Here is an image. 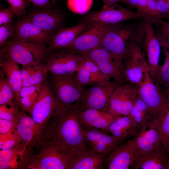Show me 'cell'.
Segmentation results:
<instances>
[{
  "label": "cell",
  "instance_id": "6da1fadb",
  "mask_svg": "<svg viewBox=\"0 0 169 169\" xmlns=\"http://www.w3.org/2000/svg\"><path fill=\"white\" fill-rule=\"evenodd\" d=\"M82 110L80 101L66 109H55L50 118L41 127L46 136L69 160L93 149L84 135L79 118Z\"/></svg>",
  "mask_w": 169,
  "mask_h": 169
},
{
  "label": "cell",
  "instance_id": "7a4b0ae2",
  "mask_svg": "<svg viewBox=\"0 0 169 169\" xmlns=\"http://www.w3.org/2000/svg\"><path fill=\"white\" fill-rule=\"evenodd\" d=\"M69 160L40 129L19 154L15 169H67Z\"/></svg>",
  "mask_w": 169,
  "mask_h": 169
},
{
  "label": "cell",
  "instance_id": "3957f363",
  "mask_svg": "<svg viewBox=\"0 0 169 169\" xmlns=\"http://www.w3.org/2000/svg\"><path fill=\"white\" fill-rule=\"evenodd\" d=\"M143 35V19L138 23L111 24L100 46L123 61L135 46L142 45Z\"/></svg>",
  "mask_w": 169,
  "mask_h": 169
},
{
  "label": "cell",
  "instance_id": "277c9868",
  "mask_svg": "<svg viewBox=\"0 0 169 169\" xmlns=\"http://www.w3.org/2000/svg\"><path fill=\"white\" fill-rule=\"evenodd\" d=\"M1 51L22 66L44 64L50 52L46 46L14 39Z\"/></svg>",
  "mask_w": 169,
  "mask_h": 169
},
{
  "label": "cell",
  "instance_id": "5b68a950",
  "mask_svg": "<svg viewBox=\"0 0 169 169\" xmlns=\"http://www.w3.org/2000/svg\"><path fill=\"white\" fill-rule=\"evenodd\" d=\"M75 73L52 76L53 87L56 100V109H64L80 101L84 88L78 83Z\"/></svg>",
  "mask_w": 169,
  "mask_h": 169
},
{
  "label": "cell",
  "instance_id": "8992f818",
  "mask_svg": "<svg viewBox=\"0 0 169 169\" xmlns=\"http://www.w3.org/2000/svg\"><path fill=\"white\" fill-rule=\"evenodd\" d=\"M84 61L81 55L64 48L50 51L44 64L52 76L62 75L77 72Z\"/></svg>",
  "mask_w": 169,
  "mask_h": 169
},
{
  "label": "cell",
  "instance_id": "52a82bcc",
  "mask_svg": "<svg viewBox=\"0 0 169 169\" xmlns=\"http://www.w3.org/2000/svg\"><path fill=\"white\" fill-rule=\"evenodd\" d=\"M138 94L148 107L155 119H157L169 102V99L150 75L146 68L144 79L138 86Z\"/></svg>",
  "mask_w": 169,
  "mask_h": 169
},
{
  "label": "cell",
  "instance_id": "ba28073f",
  "mask_svg": "<svg viewBox=\"0 0 169 169\" xmlns=\"http://www.w3.org/2000/svg\"><path fill=\"white\" fill-rule=\"evenodd\" d=\"M94 62L105 74L119 84L125 83L123 61L101 46L81 55Z\"/></svg>",
  "mask_w": 169,
  "mask_h": 169
},
{
  "label": "cell",
  "instance_id": "9c48e42d",
  "mask_svg": "<svg viewBox=\"0 0 169 169\" xmlns=\"http://www.w3.org/2000/svg\"><path fill=\"white\" fill-rule=\"evenodd\" d=\"M144 35L142 44L147 58L149 73L155 82L158 69L161 47L159 38L155 33L154 23L149 18H143Z\"/></svg>",
  "mask_w": 169,
  "mask_h": 169
},
{
  "label": "cell",
  "instance_id": "30bf717a",
  "mask_svg": "<svg viewBox=\"0 0 169 169\" xmlns=\"http://www.w3.org/2000/svg\"><path fill=\"white\" fill-rule=\"evenodd\" d=\"M110 25L92 22L89 27L65 48L82 55L100 46Z\"/></svg>",
  "mask_w": 169,
  "mask_h": 169
},
{
  "label": "cell",
  "instance_id": "8fae6325",
  "mask_svg": "<svg viewBox=\"0 0 169 169\" xmlns=\"http://www.w3.org/2000/svg\"><path fill=\"white\" fill-rule=\"evenodd\" d=\"M119 84L114 81L84 88L80 100L83 110L92 109L108 112L111 95Z\"/></svg>",
  "mask_w": 169,
  "mask_h": 169
},
{
  "label": "cell",
  "instance_id": "7c38bea8",
  "mask_svg": "<svg viewBox=\"0 0 169 169\" xmlns=\"http://www.w3.org/2000/svg\"><path fill=\"white\" fill-rule=\"evenodd\" d=\"M137 89L131 84H119L111 95L108 112L117 116L129 115L138 94Z\"/></svg>",
  "mask_w": 169,
  "mask_h": 169
},
{
  "label": "cell",
  "instance_id": "4fadbf2b",
  "mask_svg": "<svg viewBox=\"0 0 169 169\" xmlns=\"http://www.w3.org/2000/svg\"><path fill=\"white\" fill-rule=\"evenodd\" d=\"M138 18L136 13L116 3L110 5L104 4L101 9L90 12L84 17L82 22L114 24Z\"/></svg>",
  "mask_w": 169,
  "mask_h": 169
},
{
  "label": "cell",
  "instance_id": "5bb4252c",
  "mask_svg": "<svg viewBox=\"0 0 169 169\" xmlns=\"http://www.w3.org/2000/svg\"><path fill=\"white\" fill-rule=\"evenodd\" d=\"M56 106L54 93L45 81L30 114L38 131L50 118Z\"/></svg>",
  "mask_w": 169,
  "mask_h": 169
},
{
  "label": "cell",
  "instance_id": "9a60e30c",
  "mask_svg": "<svg viewBox=\"0 0 169 169\" xmlns=\"http://www.w3.org/2000/svg\"><path fill=\"white\" fill-rule=\"evenodd\" d=\"M133 139L135 154L151 152L165 146L156 120L151 121L143 127Z\"/></svg>",
  "mask_w": 169,
  "mask_h": 169
},
{
  "label": "cell",
  "instance_id": "2e32d148",
  "mask_svg": "<svg viewBox=\"0 0 169 169\" xmlns=\"http://www.w3.org/2000/svg\"><path fill=\"white\" fill-rule=\"evenodd\" d=\"M141 46H135L123 61L125 81L137 86L143 80L148 66Z\"/></svg>",
  "mask_w": 169,
  "mask_h": 169
},
{
  "label": "cell",
  "instance_id": "e0dca14e",
  "mask_svg": "<svg viewBox=\"0 0 169 169\" xmlns=\"http://www.w3.org/2000/svg\"><path fill=\"white\" fill-rule=\"evenodd\" d=\"M64 18L59 10L49 8L33 12L26 18L53 37L63 28Z\"/></svg>",
  "mask_w": 169,
  "mask_h": 169
},
{
  "label": "cell",
  "instance_id": "ac0fdd59",
  "mask_svg": "<svg viewBox=\"0 0 169 169\" xmlns=\"http://www.w3.org/2000/svg\"><path fill=\"white\" fill-rule=\"evenodd\" d=\"M169 150L165 146L153 151L135 154L133 169H168Z\"/></svg>",
  "mask_w": 169,
  "mask_h": 169
},
{
  "label": "cell",
  "instance_id": "d6986e66",
  "mask_svg": "<svg viewBox=\"0 0 169 169\" xmlns=\"http://www.w3.org/2000/svg\"><path fill=\"white\" fill-rule=\"evenodd\" d=\"M14 27V39L46 46L53 37L26 18L18 22Z\"/></svg>",
  "mask_w": 169,
  "mask_h": 169
},
{
  "label": "cell",
  "instance_id": "ffe728a7",
  "mask_svg": "<svg viewBox=\"0 0 169 169\" xmlns=\"http://www.w3.org/2000/svg\"><path fill=\"white\" fill-rule=\"evenodd\" d=\"M135 154L133 138L120 143L108 155L106 166L108 169H128Z\"/></svg>",
  "mask_w": 169,
  "mask_h": 169
},
{
  "label": "cell",
  "instance_id": "44dd1931",
  "mask_svg": "<svg viewBox=\"0 0 169 169\" xmlns=\"http://www.w3.org/2000/svg\"><path fill=\"white\" fill-rule=\"evenodd\" d=\"M84 58L82 64L76 75L77 80L82 87L108 84L112 82L91 60Z\"/></svg>",
  "mask_w": 169,
  "mask_h": 169
},
{
  "label": "cell",
  "instance_id": "7402d4cb",
  "mask_svg": "<svg viewBox=\"0 0 169 169\" xmlns=\"http://www.w3.org/2000/svg\"><path fill=\"white\" fill-rule=\"evenodd\" d=\"M18 64L3 52L0 51V70L4 74L7 80L13 90L16 100L19 107L21 104L20 92L23 80Z\"/></svg>",
  "mask_w": 169,
  "mask_h": 169
},
{
  "label": "cell",
  "instance_id": "603a6c76",
  "mask_svg": "<svg viewBox=\"0 0 169 169\" xmlns=\"http://www.w3.org/2000/svg\"><path fill=\"white\" fill-rule=\"evenodd\" d=\"M121 116L107 111L89 109L82 110L79 118L83 128H95L105 132L111 123Z\"/></svg>",
  "mask_w": 169,
  "mask_h": 169
},
{
  "label": "cell",
  "instance_id": "cb8c5ba5",
  "mask_svg": "<svg viewBox=\"0 0 169 169\" xmlns=\"http://www.w3.org/2000/svg\"><path fill=\"white\" fill-rule=\"evenodd\" d=\"M92 22H82L70 27L62 28L54 35L49 43L50 51L66 48L71 44Z\"/></svg>",
  "mask_w": 169,
  "mask_h": 169
},
{
  "label": "cell",
  "instance_id": "d4e9b609",
  "mask_svg": "<svg viewBox=\"0 0 169 169\" xmlns=\"http://www.w3.org/2000/svg\"><path fill=\"white\" fill-rule=\"evenodd\" d=\"M109 154L98 153L93 150L71 158L67 169H101L106 166Z\"/></svg>",
  "mask_w": 169,
  "mask_h": 169
},
{
  "label": "cell",
  "instance_id": "484cf974",
  "mask_svg": "<svg viewBox=\"0 0 169 169\" xmlns=\"http://www.w3.org/2000/svg\"><path fill=\"white\" fill-rule=\"evenodd\" d=\"M38 131L32 118L26 115L23 110H20L17 119L16 128L13 132L19 142L26 147Z\"/></svg>",
  "mask_w": 169,
  "mask_h": 169
},
{
  "label": "cell",
  "instance_id": "4316f807",
  "mask_svg": "<svg viewBox=\"0 0 169 169\" xmlns=\"http://www.w3.org/2000/svg\"><path fill=\"white\" fill-rule=\"evenodd\" d=\"M139 131L129 115L121 116L111 123L105 131L110 133L121 142L136 135Z\"/></svg>",
  "mask_w": 169,
  "mask_h": 169
},
{
  "label": "cell",
  "instance_id": "83f0119b",
  "mask_svg": "<svg viewBox=\"0 0 169 169\" xmlns=\"http://www.w3.org/2000/svg\"><path fill=\"white\" fill-rule=\"evenodd\" d=\"M165 58L163 64L160 66L155 83L169 99V44L158 36Z\"/></svg>",
  "mask_w": 169,
  "mask_h": 169
},
{
  "label": "cell",
  "instance_id": "f1b7e54d",
  "mask_svg": "<svg viewBox=\"0 0 169 169\" xmlns=\"http://www.w3.org/2000/svg\"><path fill=\"white\" fill-rule=\"evenodd\" d=\"M98 130L83 128L84 138L90 145L92 144L98 142L104 143L114 148L122 142L114 136L109 135L102 130Z\"/></svg>",
  "mask_w": 169,
  "mask_h": 169
},
{
  "label": "cell",
  "instance_id": "f546056e",
  "mask_svg": "<svg viewBox=\"0 0 169 169\" xmlns=\"http://www.w3.org/2000/svg\"><path fill=\"white\" fill-rule=\"evenodd\" d=\"M136 8L138 18H148L156 24L162 20L158 13L156 0H138Z\"/></svg>",
  "mask_w": 169,
  "mask_h": 169
},
{
  "label": "cell",
  "instance_id": "4dcf8cb0",
  "mask_svg": "<svg viewBox=\"0 0 169 169\" xmlns=\"http://www.w3.org/2000/svg\"><path fill=\"white\" fill-rule=\"evenodd\" d=\"M25 146L21 143L10 149L0 151V169H15L19 154Z\"/></svg>",
  "mask_w": 169,
  "mask_h": 169
},
{
  "label": "cell",
  "instance_id": "1f68e13d",
  "mask_svg": "<svg viewBox=\"0 0 169 169\" xmlns=\"http://www.w3.org/2000/svg\"><path fill=\"white\" fill-rule=\"evenodd\" d=\"M0 105H6L13 107H19L13 91L8 83L3 73L0 72Z\"/></svg>",
  "mask_w": 169,
  "mask_h": 169
},
{
  "label": "cell",
  "instance_id": "d6a6232c",
  "mask_svg": "<svg viewBox=\"0 0 169 169\" xmlns=\"http://www.w3.org/2000/svg\"><path fill=\"white\" fill-rule=\"evenodd\" d=\"M129 115L139 131L146 124L154 120L149 111L138 108L134 102Z\"/></svg>",
  "mask_w": 169,
  "mask_h": 169
},
{
  "label": "cell",
  "instance_id": "836d02e7",
  "mask_svg": "<svg viewBox=\"0 0 169 169\" xmlns=\"http://www.w3.org/2000/svg\"><path fill=\"white\" fill-rule=\"evenodd\" d=\"M48 72L44 64H40L32 74L23 80L22 87L44 83Z\"/></svg>",
  "mask_w": 169,
  "mask_h": 169
},
{
  "label": "cell",
  "instance_id": "e575fe53",
  "mask_svg": "<svg viewBox=\"0 0 169 169\" xmlns=\"http://www.w3.org/2000/svg\"><path fill=\"white\" fill-rule=\"evenodd\" d=\"M156 120L163 142L168 149L169 146V102Z\"/></svg>",
  "mask_w": 169,
  "mask_h": 169
},
{
  "label": "cell",
  "instance_id": "d590c367",
  "mask_svg": "<svg viewBox=\"0 0 169 169\" xmlns=\"http://www.w3.org/2000/svg\"><path fill=\"white\" fill-rule=\"evenodd\" d=\"M93 0H67V6L72 12L79 14H84L91 9Z\"/></svg>",
  "mask_w": 169,
  "mask_h": 169
},
{
  "label": "cell",
  "instance_id": "8d00e7d4",
  "mask_svg": "<svg viewBox=\"0 0 169 169\" xmlns=\"http://www.w3.org/2000/svg\"><path fill=\"white\" fill-rule=\"evenodd\" d=\"M18 107L10 106L6 105H0V118L9 120H17L19 111Z\"/></svg>",
  "mask_w": 169,
  "mask_h": 169
},
{
  "label": "cell",
  "instance_id": "74e56055",
  "mask_svg": "<svg viewBox=\"0 0 169 169\" xmlns=\"http://www.w3.org/2000/svg\"><path fill=\"white\" fill-rule=\"evenodd\" d=\"M15 30L12 23L3 24L0 27V46H4L7 39L9 37L14 35Z\"/></svg>",
  "mask_w": 169,
  "mask_h": 169
},
{
  "label": "cell",
  "instance_id": "f35d334b",
  "mask_svg": "<svg viewBox=\"0 0 169 169\" xmlns=\"http://www.w3.org/2000/svg\"><path fill=\"white\" fill-rule=\"evenodd\" d=\"M0 148L2 150L10 149L21 143L13 132L8 135H0Z\"/></svg>",
  "mask_w": 169,
  "mask_h": 169
},
{
  "label": "cell",
  "instance_id": "ab89813d",
  "mask_svg": "<svg viewBox=\"0 0 169 169\" xmlns=\"http://www.w3.org/2000/svg\"><path fill=\"white\" fill-rule=\"evenodd\" d=\"M10 5L9 7L16 16L21 17L26 12L25 8L27 2L25 0H5Z\"/></svg>",
  "mask_w": 169,
  "mask_h": 169
},
{
  "label": "cell",
  "instance_id": "60d3db41",
  "mask_svg": "<svg viewBox=\"0 0 169 169\" xmlns=\"http://www.w3.org/2000/svg\"><path fill=\"white\" fill-rule=\"evenodd\" d=\"M44 83L22 87L20 92L21 99L39 95Z\"/></svg>",
  "mask_w": 169,
  "mask_h": 169
},
{
  "label": "cell",
  "instance_id": "b9f144b4",
  "mask_svg": "<svg viewBox=\"0 0 169 169\" xmlns=\"http://www.w3.org/2000/svg\"><path fill=\"white\" fill-rule=\"evenodd\" d=\"M17 120H9L0 118V135H8L16 129Z\"/></svg>",
  "mask_w": 169,
  "mask_h": 169
},
{
  "label": "cell",
  "instance_id": "7bdbcfd3",
  "mask_svg": "<svg viewBox=\"0 0 169 169\" xmlns=\"http://www.w3.org/2000/svg\"><path fill=\"white\" fill-rule=\"evenodd\" d=\"M16 16L13 12L9 8L0 10V26L12 23L14 17Z\"/></svg>",
  "mask_w": 169,
  "mask_h": 169
},
{
  "label": "cell",
  "instance_id": "ee69618b",
  "mask_svg": "<svg viewBox=\"0 0 169 169\" xmlns=\"http://www.w3.org/2000/svg\"><path fill=\"white\" fill-rule=\"evenodd\" d=\"M158 13L162 19L166 15L169 14V0H156Z\"/></svg>",
  "mask_w": 169,
  "mask_h": 169
},
{
  "label": "cell",
  "instance_id": "f6af8a7d",
  "mask_svg": "<svg viewBox=\"0 0 169 169\" xmlns=\"http://www.w3.org/2000/svg\"><path fill=\"white\" fill-rule=\"evenodd\" d=\"M158 24L160 33L157 35L169 44V21L161 20Z\"/></svg>",
  "mask_w": 169,
  "mask_h": 169
},
{
  "label": "cell",
  "instance_id": "bcb514c9",
  "mask_svg": "<svg viewBox=\"0 0 169 169\" xmlns=\"http://www.w3.org/2000/svg\"><path fill=\"white\" fill-rule=\"evenodd\" d=\"M27 2L32 3L35 6L40 8H46L54 2L55 0H27Z\"/></svg>",
  "mask_w": 169,
  "mask_h": 169
},
{
  "label": "cell",
  "instance_id": "7dc6e473",
  "mask_svg": "<svg viewBox=\"0 0 169 169\" xmlns=\"http://www.w3.org/2000/svg\"><path fill=\"white\" fill-rule=\"evenodd\" d=\"M125 4L131 8H136L138 0H124Z\"/></svg>",
  "mask_w": 169,
  "mask_h": 169
},
{
  "label": "cell",
  "instance_id": "c3c4849f",
  "mask_svg": "<svg viewBox=\"0 0 169 169\" xmlns=\"http://www.w3.org/2000/svg\"><path fill=\"white\" fill-rule=\"evenodd\" d=\"M125 3L124 0H106L104 5H110L116 3Z\"/></svg>",
  "mask_w": 169,
  "mask_h": 169
},
{
  "label": "cell",
  "instance_id": "681fc988",
  "mask_svg": "<svg viewBox=\"0 0 169 169\" xmlns=\"http://www.w3.org/2000/svg\"><path fill=\"white\" fill-rule=\"evenodd\" d=\"M164 18H166L169 21V14L165 16Z\"/></svg>",
  "mask_w": 169,
  "mask_h": 169
},
{
  "label": "cell",
  "instance_id": "f907efd6",
  "mask_svg": "<svg viewBox=\"0 0 169 169\" xmlns=\"http://www.w3.org/2000/svg\"><path fill=\"white\" fill-rule=\"evenodd\" d=\"M102 0L103 2L104 3V4L105 3L106 0Z\"/></svg>",
  "mask_w": 169,
  "mask_h": 169
},
{
  "label": "cell",
  "instance_id": "816d5d0a",
  "mask_svg": "<svg viewBox=\"0 0 169 169\" xmlns=\"http://www.w3.org/2000/svg\"><path fill=\"white\" fill-rule=\"evenodd\" d=\"M168 149L169 150V146H168Z\"/></svg>",
  "mask_w": 169,
  "mask_h": 169
},
{
  "label": "cell",
  "instance_id": "f5cc1de1",
  "mask_svg": "<svg viewBox=\"0 0 169 169\" xmlns=\"http://www.w3.org/2000/svg\"><path fill=\"white\" fill-rule=\"evenodd\" d=\"M55 0V1H57V0Z\"/></svg>",
  "mask_w": 169,
  "mask_h": 169
},
{
  "label": "cell",
  "instance_id": "db71d44e",
  "mask_svg": "<svg viewBox=\"0 0 169 169\" xmlns=\"http://www.w3.org/2000/svg\"></svg>",
  "mask_w": 169,
  "mask_h": 169
}]
</instances>
